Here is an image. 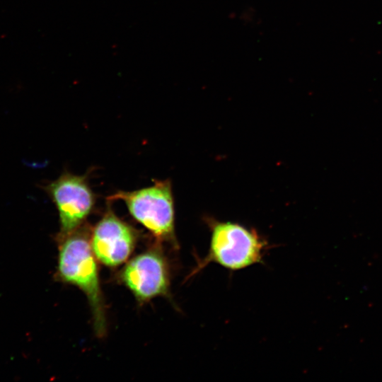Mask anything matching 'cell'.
Listing matches in <instances>:
<instances>
[{"label": "cell", "instance_id": "6", "mask_svg": "<svg viewBox=\"0 0 382 382\" xmlns=\"http://www.w3.org/2000/svg\"><path fill=\"white\" fill-rule=\"evenodd\" d=\"M108 207L91 231V245L100 262L115 267L131 256L138 241V233L117 216L110 205Z\"/></svg>", "mask_w": 382, "mask_h": 382}, {"label": "cell", "instance_id": "1", "mask_svg": "<svg viewBox=\"0 0 382 382\" xmlns=\"http://www.w3.org/2000/svg\"><path fill=\"white\" fill-rule=\"evenodd\" d=\"M90 228L85 224L70 234L57 238V276L64 283L78 287L90 305L95 332L103 337L106 314L100 284L97 259L91 245Z\"/></svg>", "mask_w": 382, "mask_h": 382}, {"label": "cell", "instance_id": "3", "mask_svg": "<svg viewBox=\"0 0 382 382\" xmlns=\"http://www.w3.org/2000/svg\"><path fill=\"white\" fill-rule=\"evenodd\" d=\"M115 200L122 201L134 219L147 229L158 243L178 247L170 180H154L153 185L137 190H120L107 198L108 202Z\"/></svg>", "mask_w": 382, "mask_h": 382}, {"label": "cell", "instance_id": "2", "mask_svg": "<svg viewBox=\"0 0 382 382\" xmlns=\"http://www.w3.org/2000/svg\"><path fill=\"white\" fill-rule=\"evenodd\" d=\"M206 223L211 231L208 253L197 262L192 274L211 262L238 270L262 262L267 243L255 230L209 217Z\"/></svg>", "mask_w": 382, "mask_h": 382}, {"label": "cell", "instance_id": "4", "mask_svg": "<svg viewBox=\"0 0 382 382\" xmlns=\"http://www.w3.org/2000/svg\"><path fill=\"white\" fill-rule=\"evenodd\" d=\"M43 187L59 214L57 238L70 234L85 224L96 204V195L86 175L64 172Z\"/></svg>", "mask_w": 382, "mask_h": 382}, {"label": "cell", "instance_id": "5", "mask_svg": "<svg viewBox=\"0 0 382 382\" xmlns=\"http://www.w3.org/2000/svg\"><path fill=\"white\" fill-rule=\"evenodd\" d=\"M160 245L134 257L121 271V281L140 303L169 294L170 268Z\"/></svg>", "mask_w": 382, "mask_h": 382}]
</instances>
